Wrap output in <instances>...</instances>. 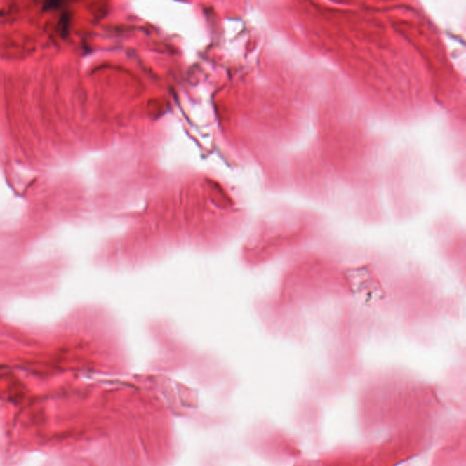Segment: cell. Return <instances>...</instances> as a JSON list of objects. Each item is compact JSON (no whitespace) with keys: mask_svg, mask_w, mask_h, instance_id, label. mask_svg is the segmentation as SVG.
Masks as SVG:
<instances>
[{"mask_svg":"<svg viewBox=\"0 0 466 466\" xmlns=\"http://www.w3.org/2000/svg\"><path fill=\"white\" fill-rule=\"evenodd\" d=\"M333 232L332 226L324 218L314 214L293 213L265 220L253 227L245 248V260L251 267L279 262Z\"/></svg>","mask_w":466,"mask_h":466,"instance_id":"6da1fadb","label":"cell"},{"mask_svg":"<svg viewBox=\"0 0 466 466\" xmlns=\"http://www.w3.org/2000/svg\"><path fill=\"white\" fill-rule=\"evenodd\" d=\"M432 246L444 271L460 289L465 290L466 234L458 220L441 218L428 227Z\"/></svg>","mask_w":466,"mask_h":466,"instance_id":"7a4b0ae2","label":"cell"}]
</instances>
